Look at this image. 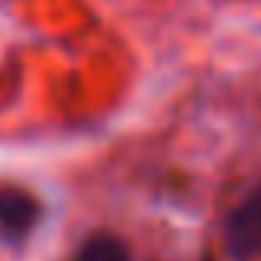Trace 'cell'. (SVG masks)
<instances>
[{
	"label": "cell",
	"instance_id": "1",
	"mask_svg": "<svg viewBox=\"0 0 261 261\" xmlns=\"http://www.w3.org/2000/svg\"><path fill=\"white\" fill-rule=\"evenodd\" d=\"M225 248L235 261L261 258V178L231 208L228 222H225Z\"/></svg>",
	"mask_w": 261,
	"mask_h": 261
},
{
	"label": "cell",
	"instance_id": "2",
	"mask_svg": "<svg viewBox=\"0 0 261 261\" xmlns=\"http://www.w3.org/2000/svg\"><path fill=\"white\" fill-rule=\"evenodd\" d=\"M43 218V205L33 192L20 185H0V238L23 242Z\"/></svg>",
	"mask_w": 261,
	"mask_h": 261
},
{
	"label": "cell",
	"instance_id": "3",
	"mask_svg": "<svg viewBox=\"0 0 261 261\" xmlns=\"http://www.w3.org/2000/svg\"><path fill=\"white\" fill-rule=\"evenodd\" d=\"M76 261H133L129 255V245L119 235H109V231H96L89 235L76 251Z\"/></svg>",
	"mask_w": 261,
	"mask_h": 261
}]
</instances>
